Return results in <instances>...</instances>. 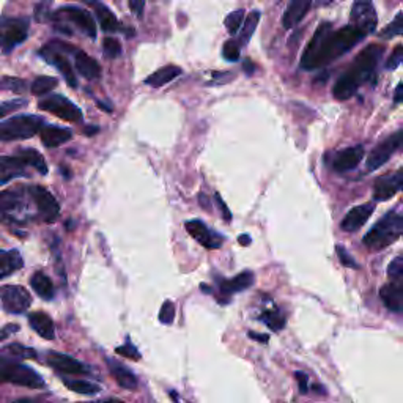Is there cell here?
Instances as JSON below:
<instances>
[{
    "label": "cell",
    "mask_w": 403,
    "mask_h": 403,
    "mask_svg": "<svg viewBox=\"0 0 403 403\" xmlns=\"http://www.w3.org/2000/svg\"><path fill=\"white\" fill-rule=\"evenodd\" d=\"M367 37L361 28L348 24L334 30L331 22H321L301 57L303 70L312 71L347 54Z\"/></svg>",
    "instance_id": "1"
},
{
    "label": "cell",
    "mask_w": 403,
    "mask_h": 403,
    "mask_svg": "<svg viewBox=\"0 0 403 403\" xmlns=\"http://www.w3.org/2000/svg\"><path fill=\"white\" fill-rule=\"evenodd\" d=\"M384 54V48L379 44H368L356 57L353 65L337 79L332 89V95L339 101H347L353 96L362 84L375 74L377 65Z\"/></svg>",
    "instance_id": "2"
},
{
    "label": "cell",
    "mask_w": 403,
    "mask_h": 403,
    "mask_svg": "<svg viewBox=\"0 0 403 403\" xmlns=\"http://www.w3.org/2000/svg\"><path fill=\"white\" fill-rule=\"evenodd\" d=\"M33 202L30 188H13L0 192V222L27 224L37 220L32 213Z\"/></svg>",
    "instance_id": "3"
},
{
    "label": "cell",
    "mask_w": 403,
    "mask_h": 403,
    "mask_svg": "<svg viewBox=\"0 0 403 403\" xmlns=\"http://www.w3.org/2000/svg\"><path fill=\"white\" fill-rule=\"evenodd\" d=\"M403 233V216L399 211H389L373 226L364 237V244L372 251L384 249L400 240Z\"/></svg>",
    "instance_id": "4"
},
{
    "label": "cell",
    "mask_w": 403,
    "mask_h": 403,
    "mask_svg": "<svg viewBox=\"0 0 403 403\" xmlns=\"http://www.w3.org/2000/svg\"><path fill=\"white\" fill-rule=\"evenodd\" d=\"M0 383H11L30 389L44 388V379L33 368L19 361L0 358Z\"/></svg>",
    "instance_id": "5"
},
{
    "label": "cell",
    "mask_w": 403,
    "mask_h": 403,
    "mask_svg": "<svg viewBox=\"0 0 403 403\" xmlns=\"http://www.w3.org/2000/svg\"><path fill=\"white\" fill-rule=\"evenodd\" d=\"M44 120L37 115H19L0 123V142L30 139L43 128Z\"/></svg>",
    "instance_id": "6"
},
{
    "label": "cell",
    "mask_w": 403,
    "mask_h": 403,
    "mask_svg": "<svg viewBox=\"0 0 403 403\" xmlns=\"http://www.w3.org/2000/svg\"><path fill=\"white\" fill-rule=\"evenodd\" d=\"M28 35V19L3 18L0 21V49L11 53L16 46L24 43Z\"/></svg>",
    "instance_id": "7"
},
{
    "label": "cell",
    "mask_w": 403,
    "mask_h": 403,
    "mask_svg": "<svg viewBox=\"0 0 403 403\" xmlns=\"http://www.w3.org/2000/svg\"><path fill=\"white\" fill-rule=\"evenodd\" d=\"M402 129H397L394 134L386 137L383 142H379L378 145L372 150L370 154L367 158V170L373 172L383 167L388 161L394 156V154L402 148Z\"/></svg>",
    "instance_id": "8"
},
{
    "label": "cell",
    "mask_w": 403,
    "mask_h": 403,
    "mask_svg": "<svg viewBox=\"0 0 403 403\" xmlns=\"http://www.w3.org/2000/svg\"><path fill=\"white\" fill-rule=\"evenodd\" d=\"M54 22H71L90 38H96V24L89 11L79 7H63L49 16Z\"/></svg>",
    "instance_id": "9"
},
{
    "label": "cell",
    "mask_w": 403,
    "mask_h": 403,
    "mask_svg": "<svg viewBox=\"0 0 403 403\" xmlns=\"http://www.w3.org/2000/svg\"><path fill=\"white\" fill-rule=\"evenodd\" d=\"M38 107L42 109V111L54 114L55 117L65 120V122L76 123L82 120V112H80V109L74 105V102L68 100V98L62 95H51L48 98H44V100L38 102Z\"/></svg>",
    "instance_id": "10"
},
{
    "label": "cell",
    "mask_w": 403,
    "mask_h": 403,
    "mask_svg": "<svg viewBox=\"0 0 403 403\" xmlns=\"http://www.w3.org/2000/svg\"><path fill=\"white\" fill-rule=\"evenodd\" d=\"M0 301L8 314H24L32 304V296L21 285H3L0 287Z\"/></svg>",
    "instance_id": "11"
},
{
    "label": "cell",
    "mask_w": 403,
    "mask_h": 403,
    "mask_svg": "<svg viewBox=\"0 0 403 403\" xmlns=\"http://www.w3.org/2000/svg\"><path fill=\"white\" fill-rule=\"evenodd\" d=\"M39 55H42L46 62L51 63V65H54L57 70L62 73V76L65 78L70 87L73 89L78 87V79H76V74H74L71 63L66 59V53H63V51L59 48V44H57V42H51L49 44H46L44 48L39 51Z\"/></svg>",
    "instance_id": "12"
},
{
    "label": "cell",
    "mask_w": 403,
    "mask_h": 403,
    "mask_svg": "<svg viewBox=\"0 0 403 403\" xmlns=\"http://www.w3.org/2000/svg\"><path fill=\"white\" fill-rule=\"evenodd\" d=\"M30 192L38 211V220L46 224L55 222L57 217L60 215V205L59 202L55 200L54 195L51 194L48 189L42 186H32Z\"/></svg>",
    "instance_id": "13"
},
{
    "label": "cell",
    "mask_w": 403,
    "mask_h": 403,
    "mask_svg": "<svg viewBox=\"0 0 403 403\" xmlns=\"http://www.w3.org/2000/svg\"><path fill=\"white\" fill-rule=\"evenodd\" d=\"M350 19L351 24L361 28V30L366 32L367 35L375 32L378 24V16L372 0H355L353 8H351L350 13Z\"/></svg>",
    "instance_id": "14"
},
{
    "label": "cell",
    "mask_w": 403,
    "mask_h": 403,
    "mask_svg": "<svg viewBox=\"0 0 403 403\" xmlns=\"http://www.w3.org/2000/svg\"><path fill=\"white\" fill-rule=\"evenodd\" d=\"M403 188V172L399 169L394 174L379 177L373 184V202H384L393 199Z\"/></svg>",
    "instance_id": "15"
},
{
    "label": "cell",
    "mask_w": 403,
    "mask_h": 403,
    "mask_svg": "<svg viewBox=\"0 0 403 403\" xmlns=\"http://www.w3.org/2000/svg\"><path fill=\"white\" fill-rule=\"evenodd\" d=\"M184 227H186L188 233L191 235V237L197 241L199 244L206 247V249H220L224 243V238L220 233L211 232V230L206 227V224L199 220L188 221L186 224H184Z\"/></svg>",
    "instance_id": "16"
},
{
    "label": "cell",
    "mask_w": 403,
    "mask_h": 403,
    "mask_svg": "<svg viewBox=\"0 0 403 403\" xmlns=\"http://www.w3.org/2000/svg\"><path fill=\"white\" fill-rule=\"evenodd\" d=\"M46 362L48 366H51L54 370L65 373V375H85V373L90 372V368L82 364V362L71 358V356L57 353V351H51V353L46 356Z\"/></svg>",
    "instance_id": "17"
},
{
    "label": "cell",
    "mask_w": 403,
    "mask_h": 403,
    "mask_svg": "<svg viewBox=\"0 0 403 403\" xmlns=\"http://www.w3.org/2000/svg\"><path fill=\"white\" fill-rule=\"evenodd\" d=\"M28 165L18 153L15 156H0V186L19 177L28 175Z\"/></svg>",
    "instance_id": "18"
},
{
    "label": "cell",
    "mask_w": 403,
    "mask_h": 403,
    "mask_svg": "<svg viewBox=\"0 0 403 403\" xmlns=\"http://www.w3.org/2000/svg\"><path fill=\"white\" fill-rule=\"evenodd\" d=\"M373 210H375V204H364L359 206H355L351 208L341 222V229L343 232H358V230L364 226V224L370 220V216L373 215Z\"/></svg>",
    "instance_id": "19"
},
{
    "label": "cell",
    "mask_w": 403,
    "mask_h": 403,
    "mask_svg": "<svg viewBox=\"0 0 403 403\" xmlns=\"http://www.w3.org/2000/svg\"><path fill=\"white\" fill-rule=\"evenodd\" d=\"M364 147L362 145H355L350 148H345L342 152H339L336 154V158L332 161V169L337 172V174H345V172H350L358 167V164L364 158Z\"/></svg>",
    "instance_id": "20"
},
{
    "label": "cell",
    "mask_w": 403,
    "mask_h": 403,
    "mask_svg": "<svg viewBox=\"0 0 403 403\" xmlns=\"http://www.w3.org/2000/svg\"><path fill=\"white\" fill-rule=\"evenodd\" d=\"M379 296L391 312L400 314L403 309V280H391L389 284L383 285Z\"/></svg>",
    "instance_id": "21"
},
{
    "label": "cell",
    "mask_w": 403,
    "mask_h": 403,
    "mask_svg": "<svg viewBox=\"0 0 403 403\" xmlns=\"http://www.w3.org/2000/svg\"><path fill=\"white\" fill-rule=\"evenodd\" d=\"M314 0H290L289 7H287L284 16H282V26L287 30H290L299 22L304 19V16L307 15V11L312 7Z\"/></svg>",
    "instance_id": "22"
},
{
    "label": "cell",
    "mask_w": 403,
    "mask_h": 403,
    "mask_svg": "<svg viewBox=\"0 0 403 403\" xmlns=\"http://www.w3.org/2000/svg\"><path fill=\"white\" fill-rule=\"evenodd\" d=\"M74 66H76L78 73L80 76H84L85 79H98L101 76V66L95 59H91L90 55H87L84 51L76 49L74 51Z\"/></svg>",
    "instance_id": "23"
},
{
    "label": "cell",
    "mask_w": 403,
    "mask_h": 403,
    "mask_svg": "<svg viewBox=\"0 0 403 403\" xmlns=\"http://www.w3.org/2000/svg\"><path fill=\"white\" fill-rule=\"evenodd\" d=\"M84 2L93 8L96 18H98V22H100L102 30L105 32H118L120 28H122L120 27L118 19L115 18V15L106 7L105 3H101L100 0H84Z\"/></svg>",
    "instance_id": "24"
},
{
    "label": "cell",
    "mask_w": 403,
    "mask_h": 403,
    "mask_svg": "<svg viewBox=\"0 0 403 403\" xmlns=\"http://www.w3.org/2000/svg\"><path fill=\"white\" fill-rule=\"evenodd\" d=\"M107 367L109 370L115 378V382L118 383V386H122L126 391H136L137 386H139V382L134 373H132L128 367L123 366L122 362L115 361V359H107Z\"/></svg>",
    "instance_id": "25"
},
{
    "label": "cell",
    "mask_w": 403,
    "mask_h": 403,
    "mask_svg": "<svg viewBox=\"0 0 403 403\" xmlns=\"http://www.w3.org/2000/svg\"><path fill=\"white\" fill-rule=\"evenodd\" d=\"M39 132H42L43 145L48 148L60 147L68 141H71V137H73L71 129L60 128V126H54V125L43 126V128L39 129Z\"/></svg>",
    "instance_id": "26"
},
{
    "label": "cell",
    "mask_w": 403,
    "mask_h": 403,
    "mask_svg": "<svg viewBox=\"0 0 403 403\" xmlns=\"http://www.w3.org/2000/svg\"><path fill=\"white\" fill-rule=\"evenodd\" d=\"M256 276L252 271H243L235 276L232 280H220V292L222 295H233V293L244 292L249 289L251 285H254Z\"/></svg>",
    "instance_id": "27"
},
{
    "label": "cell",
    "mask_w": 403,
    "mask_h": 403,
    "mask_svg": "<svg viewBox=\"0 0 403 403\" xmlns=\"http://www.w3.org/2000/svg\"><path fill=\"white\" fill-rule=\"evenodd\" d=\"M24 267V260L18 249H0V279L8 278Z\"/></svg>",
    "instance_id": "28"
},
{
    "label": "cell",
    "mask_w": 403,
    "mask_h": 403,
    "mask_svg": "<svg viewBox=\"0 0 403 403\" xmlns=\"http://www.w3.org/2000/svg\"><path fill=\"white\" fill-rule=\"evenodd\" d=\"M28 323H30L33 331H35L39 337L46 339V341H54L55 339L54 321L48 314L33 312L28 315Z\"/></svg>",
    "instance_id": "29"
},
{
    "label": "cell",
    "mask_w": 403,
    "mask_h": 403,
    "mask_svg": "<svg viewBox=\"0 0 403 403\" xmlns=\"http://www.w3.org/2000/svg\"><path fill=\"white\" fill-rule=\"evenodd\" d=\"M183 71L180 66H175V65H167L164 68H161V70L154 71L153 74H150V76L143 80L147 85H152L153 89H159L163 87V85L172 82V80L177 79L180 76Z\"/></svg>",
    "instance_id": "30"
},
{
    "label": "cell",
    "mask_w": 403,
    "mask_h": 403,
    "mask_svg": "<svg viewBox=\"0 0 403 403\" xmlns=\"http://www.w3.org/2000/svg\"><path fill=\"white\" fill-rule=\"evenodd\" d=\"M32 284V289L37 292V295L43 299H53L55 295V290H54V284L53 280H51L48 276L44 273H35L33 274V278L30 280Z\"/></svg>",
    "instance_id": "31"
},
{
    "label": "cell",
    "mask_w": 403,
    "mask_h": 403,
    "mask_svg": "<svg viewBox=\"0 0 403 403\" xmlns=\"http://www.w3.org/2000/svg\"><path fill=\"white\" fill-rule=\"evenodd\" d=\"M19 156L24 158L26 163L32 167V169H35L38 174L46 175L48 174V164H46V161L43 158V154L37 152V150L33 148H22L18 152Z\"/></svg>",
    "instance_id": "32"
},
{
    "label": "cell",
    "mask_w": 403,
    "mask_h": 403,
    "mask_svg": "<svg viewBox=\"0 0 403 403\" xmlns=\"http://www.w3.org/2000/svg\"><path fill=\"white\" fill-rule=\"evenodd\" d=\"M63 384L66 386L68 389L73 391L76 394H82V395H95L101 391V388L95 383L87 382V379H68L63 378Z\"/></svg>",
    "instance_id": "33"
},
{
    "label": "cell",
    "mask_w": 403,
    "mask_h": 403,
    "mask_svg": "<svg viewBox=\"0 0 403 403\" xmlns=\"http://www.w3.org/2000/svg\"><path fill=\"white\" fill-rule=\"evenodd\" d=\"M258 21H260V13H258V11H252V13L247 15V18L243 21V26H241L238 44L246 46L249 43V39L254 35L256 28L258 26Z\"/></svg>",
    "instance_id": "34"
},
{
    "label": "cell",
    "mask_w": 403,
    "mask_h": 403,
    "mask_svg": "<svg viewBox=\"0 0 403 403\" xmlns=\"http://www.w3.org/2000/svg\"><path fill=\"white\" fill-rule=\"evenodd\" d=\"M57 84H59V80L55 78H51V76H39L32 82V93L35 96H43L46 93H49L51 90L57 87Z\"/></svg>",
    "instance_id": "35"
},
{
    "label": "cell",
    "mask_w": 403,
    "mask_h": 403,
    "mask_svg": "<svg viewBox=\"0 0 403 403\" xmlns=\"http://www.w3.org/2000/svg\"><path fill=\"white\" fill-rule=\"evenodd\" d=\"M2 353L13 356V358H21V359H32V358H37L35 350L27 348V347H24V345H19V343H11V345H7V347L2 348Z\"/></svg>",
    "instance_id": "36"
},
{
    "label": "cell",
    "mask_w": 403,
    "mask_h": 403,
    "mask_svg": "<svg viewBox=\"0 0 403 403\" xmlns=\"http://www.w3.org/2000/svg\"><path fill=\"white\" fill-rule=\"evenodd\" d=\"M262 321H265L269 330L273 331H282L285 326V319L278 312V310H267V312H263Z\"/></svg>",
    "instance_id": "37"
},
{
    "label": "cell",
    "mask_w": 403,
    "mask_h": 403,
    "mask_svg": "<svg viewBox=\"0 0 403 403\" xmlns=\"http://www.w3.org/2000/svg\"><path fill=\"white\" fill-rule=\"evenodd\" d=\"M0 90H10L15 91V93H24L27 90V84L26 80L18 79V78H0Z\"/></svg>",
    "instance_id": "38"
},
{
    "label": "cell",
    "mask_w": 403,
    "mask_h": 403,
    "mask_svg": "<svg viewBox=\"0 0 403 403\" xmlns=\"http://www.w3.org/2000/svg\"><path fill=\"white\" fill-rule=\"evenodd\" d=\"M243 21H244V10H237L227 16L224 24H226L230 35H237L241 26H243Z\"/></svg>",
    "instance_id": "39"
},
{
    "label": "cell",
    "mask_w": 403,
    "mask_h": 403,
    "mask_svg": "<svg viewBox=\"0 0 403 403\" xmlns=\"http://www.w3.org/2000/svg\"><path fill=\"white\" fill-rule=\"evenodd\" d=\"M403 32V19H402V13H397L395 19L391 22L388 27H384L382 32H379V37L384 38V39H391L394 37H399L402 35Z\"/></svg>",
    "instance_id": "40"
},
{
    "label": "cell",
    "mask_w": 403,
    "mask_h": 403,
    "mask_svg": "<svg viewBox=\"0 0 403 403\" xmlns=\"http://www.w3.org/2000/svg\"><path fill=\"white\" fill-rule=\"evenodd\" d=\"M102 51H105V55L107 59H117L122 54V44H120L118 39L107 37L102 42Z\"/></svg>",
    "instance_id": "41"
},
{
    "label": "cell",
    "mask_w": 403,
    "mask_h": 403,
    "mask_svg": "<svg viewBox=\"0 0 403 403\" xmlns=\"http://www.w3.org/2000/svg\"><path fill=\"white\" fill-rule=\"evenodd\" d=\"M27 106V100L21 98V100H11V101H5L0 105V118L7 117L8 114L18 112L19 109H24Z\"/></svg>",
    "instance_id": "42"
},
{
    "label": "cell",
    "mask_w": 403,
    "mask_h": 403,
    "mask_svg": "<svg viewBox=\"0 0 403 403\" xmlns=\"http://www.w3.org/2000/svg\"><path fill=\"white\" fill-rule=\"evenodd\" d=\"M175 319V304L172 301H165L159 310V321L164 325H172Z\"/></svg>",
    "instance_id": "43"
},
{
    "label": "cell",
    "mask_w": 403,
    "mask_h": 403,
    "mask_svg": "<svg viewBox=\"0 0 403 403\" xmlns=\"http://www.w3.org/2000/svg\"><path fill=\"white\" fill-rule=\"evenodd\" d=\"M388 276L391 280H403V257L397 256L393 262H391L388 268Z\"/></svg>",
    "instance_id": "44"
},
{
    "label": "cell",
    "mask_w": 403,
    "mask_h": 403,
    "mask_svg": "<svg viewBox=\"0 0 403 403\" xmlns=\"http://www.w3.org/2000/svg\"><path fill=\"white\" fill-rule=\"evenodd\" d=\"M222 55H224V59L229 60V62L240 60V46H238V43L232 42V39H230V42L224 43Z\"/></svg>",
    "instance_id": "45"
},
{
    "label": "cell",
    "mask_w": 403,
    "mask_h": 403,
    "mask_svg": "<svg viewBox=\"0 0 403 403\" xmlns=\"http://www.w3.org/2000/svg\"><path fill=\"white\" fill-rule=\"evenodd\" d=\"M403 60V48L399 44L395 46V49L393 51V54H391L389 60L386 62V70H397V68L400 66V63Z\"/></svg>",
    "instance_id": "46"
},
{
    "label": "cell",
    "mask_w": 403,
    "mask_h": 403,
    "mask_svg": "<svg viewBox=\"0 0 403 403\" xmlns=\"http://www.w3.org/2000/svg\"><path fill=\"white\" fill-rule=\"evenodd\" d=\"M337 251V256H339V260H341L342 265H345L347 268H359V265L356 263V260L351 256H348L347 249H345L343 246H337L336 247Z\"/></svg>",
    "instance_id": "47"
},
{
    "label": "cell",
    "mask_w": 403,
    "mask_h": 403,
    "mask_svg": "<svg viewBox=\"0 0 403 403\" xmlns=\"http://www.w3.org/2000/svg\"><path fill=\"white\" fill-rule=\"evenodd\" d=\"M117 353L118 355H122V356H126V358H129V359H134L137 361L141 358V355H139V351H137L134 347L129 342H126V345H123V347H118L117 348Z\"/></svg>",
    "instance_id": "48"
},
{
    "label": "cell",
    "mask_w": 403,
    "mask_h": 403,
    "mask_svg": "<svg viewBox=\"0 0 403 403\" xmlns=\"http://www.w3.org/2000/svg\"><path fill=\"white\" fill-rule=\"evenodd\" d=\"M128 2L132 13H134L137 18H142L143 8H145V0H128Z\"/></svg>",
    "instance_id": "49"
},
{
    "label": "cell",
    "mask_w": 403,
    "mask_h": 403,
    "mask_svg": "<svg viewBox=\"0 0 403 403\" xmlns=\"http://www.w3.org/2000/svg\"><path fill=\"white\" fill-rule=\"evenodd\" d=\"M19 331V326L18 325H7V326H3L2 330H0V342L2 341H7L8 337L13 336V334H16Z\"/></svg>",
    "instance_id": "50"
},
{
    "label": "cell",
    "mask_w": 403,
    "mask_h": 403,
    "mask_svg": "<svg viewBox=\"0 0 403 403\" xmlns=\"http://www.w3.org/2000/svg\"><path fill=\"white\" fill-rule=\"evenodd\" d=\"M295 377L298 379V384H299V393L301 394H307V391H309V378L306 373H303V372H296L295 373Z\"/></svg>",
    "instance_id": "51"
},
{
    "label": "cell",
    "mask_w": 403,
    "mask_h": 403,
    "mask_svg": "<svg viewBox=\"0 0 403 403\" xmlns=\"http://www.w3.org/2000/svg\"><path fill=\"white\" fill-rule=\"evenodd\" d=\"M215 199L217 202V205H220V208L222 211V216H224V220L226 221H232V215H230V210L226 206V204H224V200L221 199V195L220 194H216L215 195Z\"/></svg>",
    "instance_id": "52"
},
{
    "label": "cell",
    "mask_w": 403,
    "mask_h": 403,
    "mask_svg": "<svg viewBox=\"0 0 403 403\" xmlns=\"http://www.w3.org/2000/svg\"><path fill=\"white\" fill-rule=\"evenodd\" d=\"M403 84L400 82L399 85H397V89H395V93H394V105H400V102L403 101Z\"/></svg>",
    "instance_id": "53"
},
{
    "label": "cell",
    "mask_w": 403,
    "mask_h": 403,
    "mask_svg": "<svg viewBox=\"0 0 403 403\" xmlns=\"http://www.w3.org/2000/svg\"><path fill=\"white\" fill-rule=\"evenodd\" d=\"M249 337L251 339H257V342H262V343H267L269 341V337L267 334H257V332H249Z\"/></svg>",
    "instance_id": "54"
},
{
    "label": "cell",
    "mask_w": 403,
    "mask_h": 403,
    "mask_svg": "<svg viewBox=\"0 0 403 403\" xmlns=\"http://www.w3.org/2000/svg\"><path fill=\"white\" fill-rule=\"evenodd\" d=\"M238 243L243 244V246H249L252 243V240H251L249 235H241V237H238Z\"/></svg>",
    "instance_id": "55"
},
{
    "label": "cell",
    "mask_w": 403,
    "mask_h": 403,
    "mask_svg": "<svg viewBox=\"0 0 403 403\" xmlns=\"http://www.w3.org/2000/svg\"><path fill=\"white\" fill-rule=\"evenodd\" d=\"M199 200H200V206H204L205 210H210L208 199H206V195H205V194H200V195H199Z\"/></svg>",
    "instance_id": "56"
},
{
    "label": "cell",
    "mask_w": 403,
    "mask_h": 403,
    "mask_svg": "<svg viewBox=\"0 0 403 403\" xmlns=\"http://www.w3.org/2000/svg\"><path fill=\"white\" fill-rule=\"evenodd\" d=\"M244 70H246V73L251 76V74L254 73V65L251 66V62H246V63H244Z\"/></svg>",
    "instance_id": "57"
},
{
    "label": "cell",
    "mask_w": 403,
    "mask_h": 403,
    "mask_svg": "<svg viewBox=\"0 0 403 403\" xmlns=\"http://www.w3.org/2000/svg\"><path fill=\"white\" fill-rule=\"evenodd\" d=\"M100 131V128H98V126H95V128H87V131H85V134H89V136H91V134H95V132H98Z\"/></svg>",
    "instance_id": "58"
},
{
    "label": "cell",
    "mask_w": 403,
    "mask_h": 403,
    "mask_svg": "<svg viewBox=\"0 0 403 403\" xmlns=\"http://www.w3.org/2000/svg\"><path fill=\"white\" fill-rule=\"evenodd\" d=\"M319 2H320V5H330L334 2V0H319Z\"/></svg>",
    "instance_id": "59"
},
{
    "label": "cell",
    "mask_w": 403,
    "mask_h": 403,
    "mask_svg": "<svg viewBox=\"0 0 403 403\" xmlns=\"http://www.w3.org/2000/svg\"><path fill=\"white\" fill-rule=\"evenodd\" d=\"M170 397H172V399H174V400H178V395H175L174 393H170Z\"/></svg>",
    "instance_id": "60"
}]
</instances>
